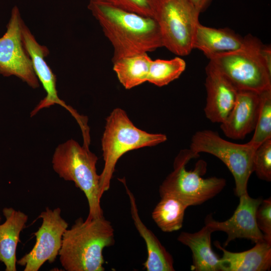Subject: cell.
<instances>
[{
    "label": "cell",
    "instance_id": "cell-2",
    "mask_svg": "<svg viewBox=\"0 0 271 271\" xmlns=\"http://www.w3.org/2000/svg\"><path fill=\"white\" fill-rule=\"evenodd\" d=\"M114 242L113 226L104 216L79 217L63 235L60 262L67 271H103V250Z\"/></svg>",
    "mask_w": 271,
    "mask_h": 271
},
{
    "label": "cell",
    "instance_id": "cell-14",
    "mask_svg": "<svg viewBox=\"0 0 271 271\" xmlns=\"http://www.w3.org/2000/svg\"><path fill=\"white\" fill-rule=\"evenodd\" d=\"M260 107L259 93L238 90L235 104L220 128L230 139L242 140L254 130Z\"/></svg>",
    "mask_w": 271,
    "mask_h": 271
},
{
    "label": "cell",
    "instance_id": "cell-25",
    "mask_svg": "<svg viewBox=\"0 0 271 271\" xmlns=\"http://www.w3.org/2000/svg\"><path fill=\"white\" fill-rule=\"evenodd\" d=\"M123 10L155 18L160 0H102Z\"/></svg>",
    "mask_w": 271,
    "mask_h": 271
},
{
    "label": "cell",
    "instance_id": "cell-6",
    "mask_svg": "<svg viewBox=\"0 0 271 271\" xmlns=\"http://www.w3.org/2000/svg\"><path fill=\"white\" fill-rule=\"evenodd\" d=\"M199 156L190 149L181 151L175 159L173 171L166 178L159 187L160 196H173L188 207L203 204L220 193L226 186L222 178H203L207 164L203 160L196 163L192 170L186 166L189 161Z\"/></svg>",
    "mask_w": 271,
    "mask_h": 271
},
{
    "label": "cell",
    "instance_id": "cell-23",
    "mask_svg": "<svg viewBox=\"0 0 271 271\" xmlns=\"http://www.w3.org/2000/svg\"><path fill=\"white\" fill-rule=\"evenodd\" d=\"M260 107L253 135L247 143L257 148L271 139V89L259 93Z\"/></svg>",
    "mask_w": 271,
    "mask_h": 271
},
{
    "label": "cell",
    "instance_id": "cell-28",
    "mask_svg": "<svg viewBox=\"0 0 271 271\" xmlns=\"http://www.w3.org/2000/svg\"><path fill=\"white\" fill-rule=\"evenodd\" d=\"M1 216H0V222H1Z\"/></svg>",
    "mask_w": 271,
    "mask_h": 271
},
{
    "label": "cell",
    "instance_id": "cell-9",
    "mask_svg": "<svg viewBox=\"0 0 271 271\" xmlns=\"http://www.w3.org/2000/svg\"><path fill=\"white\" fill-rule=\"evenodd\" d=\"M23 23L19 8L14 6L6 32L0 38V75L5 77L15 76L36 89L39 87L40 82L23 42Z\"/></svg>",
    "mask_w": 271,
    "mask_h": 271
},
{
    "label": "cell",
    "instance_id": "cell-15",
    "mask_svg": "<svg viewBox=\"0 0 271 271\" xmlns=\"http://www.w3.org/2000/svg\"><path fill=\"white\" fill-rule=\"evenodd\" d=\"M128 196L131 218L140 235L145 240L147 250V258L143 263V268L147 271H174V260L171 254L162 244L155 234L142 221L132 193L120 180Z\"/></svg>",
    "mask_w": 271,
    "mask_h": 271
},
{
    "label": "cell",
    "instance_id": "cell-7",
    "mask_svg": "<svg viewBox=\"0 0 271 271\" xmlns=\"http://www.w3.org/2000/svg\"><path fill=\"white\" fill-rule=\"evenodd\" d=\"M190 149L196 154L207 153L219 159L234 177L236 195L239 197L247 192L248 181L254 172L253 158L256 148L247 143L239 144L226 141L217 132L206 129L193 135Z\"/></svg>",
    "mask_w": 271,
    "mask_h": 271
},
{
    "label": "cell",
    "instance_id": "cell-3",
    "mask_svg": "<svg viewBox=\"0 0 271 271\" xmlns=\"http://www.w3.org/2000/svg\"><path fill=\"white\" fill-rule=\"evenodd\" d=\"M97 157L89 149L88 145L81 146L73 139L61 144L55 149L52 164L60 178L74 183L87 199L89 213L87 219L103 216L100 206L102 195L99 175L96 171Z\"/></svg>",
    "mask_w": 271,
    "mask_h": 271
},
{
    "label": "cell",
    "instance_id": "cell-5",
    "mask_svg": "<svg viewBox=\"0 0 271 271\" xmlns=\"http://www.w3.org/2000/svg\"><path fill=\"white\" fill-rule=\"evenodd\" d=\"M263 44L250 35L240 49L208 57L209 62L238 90L260 93L271 89V66L261 54Z\"/></svg>",
    "mask_w": 271,
    "mask_h": 271
},
{
    "label": "cell",
    "instance_id": "cell-19",
    "mask_svg": "<svg viewBox=\"0 0 271 271\" xmlns=\"http://www.w3.org/2000/svg\"><path fill=\"white\" fill-rule=\"evenodd\" d=\"M242 38L228 29H216L197 25L193 41V49L202 51L207 57L235 51L241 48Z\"/></svg>",
    "mask_w": 271,
    "mask_h": 271
},
{
    "label": "cell",
    "instance_id": "cell-13",
    "mask_svg": "<svg viewBox=\"0 0 271 271\" xmlns=\"http://www.w3.org/2000/svg\"><path fill=\"white\" fill-rule=\"evenodd\" d=\"M206 74L204 113L211 122L221 123L232 110L238 90L210 62L206 67Z\"/></svg>",
    "mask_w": 271,
    "mask_h": 271
},
{
    "label": "cell",
    "instance_id": "cell-21",
    "mask_svg": "<svg viewBox=\"0 0 271 271\" xmlns=\"http://www.w3.org/2000/svg\"><path fill=\"white\" fill-rule=\"evenodd\" d=\"M152 213L154 222L165 232H171L181 229L185 210L188 207L179 199L164 195Z\"/></svg>",
    "mask_w": 271,
    "mask_h": 271
},
{
    "label": "cell",
    "instance_id": "cell-1",
    "mask_svg": "<svg viewBox=\"0 0 271 271\" xmlns=\"http://www.w3.org/2000/svg\"><path fill=\"white\" fill-rule=\"evenodd\" d=\"M87 8L113 47L112 62L163 47L155 18L123 10L102 0H90Z\"/></svg>",
    "mask_w": 271,
    "mask_h": 271
},
{
    "label": "cell",
    "instance_id": "cell-26",
    "mask_svg": "<svg viewBox=\"0 0 271 271\" xmlns=\"http://www.w3.org/2000/svg\"><path fill=\"white\" fill-rule=\"evenodd\" d=\"M256 222L264 239L271 242V198L262 200L257 209Z\"/></svg>",
    "mask_w": 271,
    "mask_h": 271
},
{
    "label": "cell",
    "instance_id": "cell-22",
    "mask_svg": "<svg viewBox=\"0 0 271 271\" xmlns=\"http://www.w3.org/2000/svg\"><path fill=\"white\" fill-rule=\"evenodd\" d=\"M186 66L185 61L179 57L169 60H152L147 82L158 87L167 85L180 76Z\"/></svg>",
    "mask_w": 271,
    "mask_h": 271
},
{
    "label": "cell",
    "instance_id": "cell-4",
    "mask_svg": "<svg viewBox=\"0 0 271 271\" xmlns=\"http://www.w3.org/2000/svg\"><path fill=\"white\" fill-rule=\"evenodd\" d=\"M165 134L152 133L136 126L124 110L114 109L106 120L101 139L104 165L99 175L101 195L110 188L116 164L125 153L145 147H151L167 140Z\"/></svg>",
    "mask_w": 271,
    "mask_h": 271
},
{
    "label": "cell",
    "instance_id": "cell-10",
    "mask_svg": "<svg viewBox=\"0 0 271 271\" xmlns=\"http://www.w3.org/2000/svg\"><path fill=\"white\" fill-rule=\"evenodd\" d=\"M59 207H47L39 216L42 224L34 234L36 242L32 249L17 260L24 271H38L47 261H55L61 247L63 235L68 224L61 215Z\"/></svg>",
    "mask_w": 271,
    "mask_h": 271
},
{
    "label": "cell",
    "instance_id": "cell-8",
    "mask_svg": "<svg viewBox=\"0 0 271 271\" xmlns=\"http://www.w3.org/2000/svg\"><path fill=\"white\" fill-rule=\"evenodd\" d=\"M200 14L188 0H160L155 19L163 47L178 56L189 55Z\"/></svg>",
    "mask_w": 271,
    "mask_h": 271
},
{
    "label": "cell",
    "instance_id": "cell-11",
    "mask_svg": "<svg viewBox=\"0 0 271 271\" xmlns=\"http://www.w3.org/2000/svg\"><path fill=\"white\" fill-rule=\"evenodd\" d=\"M239 198V204L228 219L224 221H216L211 214L205 218V225L213 232L221 231L227 234L224 246L237 238L249 239L254 243L264 239L262 233L257 227L255 218L256 212L262 198H251L247 192Z\"/></svg>",
    "mask_w": 271,
    "mask_h": 271
},
{
    "label": "cell",
    "instance_id": "cell-24",
    "mask_svg": "<svg viewBox=\"0 0 271 271\" xmlns=\"http://www.w3.org/2000/svg\"><path fill=\"white\" fill-rule=\"evenodd\" d=\"M253 169L260 179L271 181V139L256 148L253 158Z\"/></svg>",
    "mask_w": 271,
    "mask_h": 271
},
{
    "label": "cell",
    "instance_id": "cell-27",
    "mask_svg": "<svg viewBox=\"0 0 271 271\" xmlns=\"http://www.w3.org/2000/svg\"><path fill=\"white\" fill-rule=\"evenodd\" d=\"M201 13L204 11L213 0H188Z\"/></svg>",
    "mask_w": 271,
    "mask_h": 271
},
{
    "label": "cell",
    "instance_id": "cell-12",
    "mask_svg": "<svg viewBox=\"0 0 271 271\" xmlns=\"http://www.w3.org/2000/svg\"><path fill=\"white\" fill-rule=\"evenodd\" d=\"M22 33L24 45L31 58L35 73L46 93V96L31 111V117L35 115L42 109L59 104L68 110L78 120L80 116L58 96L56 88V76L45 58L49 54V49L37 41L24 22L22 25Z\"/></svg>",
    "mask_w": 271,
    "mask_h": 271
},
{
    "label": "cell",
    "instance_id": "cell-16",
    "mask_svg": "<svg viewBox=\"0 0 271 271\" xmlns=\"http://www.w3.org/2000/svg\"><path fill=\"white\" fill-rule=\"evenodd\" d=\"M246 251H228L216 241L215 246L222 252L223 271H266L271 266V242L264 239Z\"/></svg>",
    "mask_w": 271,
    "mask_h": 271
},
{
    "label": "cell",
    "instance_id": "cell-20",
    "mask_svg": "<svg viewBox=\"0 0 271 271\" xmlns=\"http://www.w3.org/2000/svg\"><path fill=\"white\" fill-rule=\"evenodd\" d=\"M152 61L147 53L129 55L112 62L113 70L121 85L130 89L147 82Z\"/></svg>",
    "mask_w": 271,
    "mask_h": 271
},
{
    "label": "cell",
    "instance_id": "cell-18",
    "mask_svg": "<svg viewBox=\"0 0 271 271\" xmlns=\"http://www.w3.org/2000/svg\"><path fill=\"white\" fill-rule=\"evenodd\" d=\"M212 233V230L205 225L197 232H182L179 235L178 240L189 247L192 251V270L223 271L221 258L211 247Z\"/></svg>",
    "mask_w": 271,
    "mask_h": 271
},
{
    "label": "cell",
    "instance_id": "cell-17",
    "mask_svg": "<svg viewBox=\"0 0 271 271\" xmlns=\"http://www.w3.org/2000/svg\"><path fill=\"white\" fill-rule=\"evenodd\" d=\"M3 213L5 221L0 224V261L5 264L6 271H16V250L28 216L12 207H5Z\"/></svg>",
    "mask_w": 271,
    "mask_h": 271
}]
</instances>
